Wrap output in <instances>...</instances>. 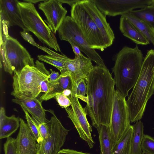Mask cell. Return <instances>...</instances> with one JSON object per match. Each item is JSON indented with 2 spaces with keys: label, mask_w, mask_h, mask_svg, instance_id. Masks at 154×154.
I'll return each mask as SVG.
<instances>
[{
  "label": "cell",
  "mask_w": 154,
  "mask_h": 154,
  "mask_svg": "<svg viewBox=\"0 0 154 154\" xmlns=\"http://www.w3.org/2000/svg\"><path fill=\"white\" fill-rule=\"evenodd\" d=\"M87 85V104L84 108L97 128L109 124L115 90V82L106 66L97 65L86 80Z\"/></svg>",
  "instance_id": "6da1fadb"
},
{
  "label": "cell",
  "mask_w": 154,
  "mask_h": 154,
  "mask_svg": "<svg viewBox=\"0 0 154 154\" xmlns=\"http://www.w3.org/2000/svg\"><path fill=\"white\" fill-rule=\"evenodd\" d=\"M126 102L131 123L140 120L154 90V50H148L138 79Z\"/></svg>",
  "instance_id": "7a4b0ae2"
},
{
  "label": "cell",
  "mask_w": 154,
  "mask_h": 154,
  "mask_svg": "<svg viewBox=\"0 0 154 154\" xmlns=\"http://www.w3.org/2000/svg\"><path fill=\"white\" fill-rule=\"evenodd\" d=\"M137 45L134 48L124 47L116 56L115 63L112 69L116 90L124 97L135 85L140 74L144 59Z\"/></svg>",
  "instance_id": "3957f363"
},
{
  "label": "cell",
  "mask_w": 154,
  "mask_h": 154,
  "mask_svg": "<svg viewBox=\"0 0 154 154\" xmlns=\"http://www.w3.org/2000/svg\"><path fill=\"white\" fill-rule=\"evenodd\" d=\"M13 77V96H22L34 99L41 92V82L48 79L50 75L44 64L37 60L35 66L27 65L21 71L14 72Z\"/></svg>",
  "instance_id": "277c9868"
},
{
  "label": "cell",
  "mask_w": 154,
  "mask_h": 154,
  "mask_svg": "<svg viewBox=\"0 0 154 154\" xmlns=\"http://www.w3.org/2000/svg\"><path fill=\"white\" fill-rule=\"evenodd\" d=\"M18 5L26 29L50 48L61 52L54 34L43 21L34 4L26 2H19Z\"/></svg>",
  "instance_id": "5b68a950"
},
{
  "label": "cell",
  "mask_w": 154,
  "mask_h": 154,
  "mask_svg": "<svg viewBox=\"0 0 154 154\" xmlns=\"http://www.w3.org/2000/svg\"><path fill=\"white\" fill-rule=\"evenodd\" d=\"M80 1L72 7L71 17L90 47L103 51L106 47L103 37L90 16Z\"/></svg>",
  "instance_id": "8992f818"
},
{
  "label": "cell",
  "mask_w": 154,
  "mask_h": 154,
  "mask_svg": "<svg viewBox=\"0 0 154 154\" xmlns=\"http://www.w3.org/2000/svg\"><path fill=\"white\" fill-rule=\"evenodd\" d=\"M61 40L71 42L80 48L97 65L106 66L103 60L95 49L91 48L78 26L71 16H66L57 30Z\"/></svg>",
  "instance_id": "52a82bcc"
},
{
  "label": "cell",
  "mask_w": 154,
  "mask_h": 154,
  "mask_svg": "<svg viewBox=\"0 0 154 154\" xmlns=\"http://www.w3.org/2000/svg\"><path fill=\"white\" fill-rule=\"evenodd\" d=\"M7 58L13 72L21 71L27 65L35 66L34 59L26 49L16 39L10 36L8 27L1 28Z\"/></svg>",
  "instance_id": "ba28073f"
},
{
  "label": "cell",
  "mask_w": 154,
  "mask_h": 154,
  "mask_svg": "<svg viewBox=\"0 0 154 154\" xmlns=\"http://www.w3.org/2000/svg\"><path fill=\"white\" fill-rule=\"evenodd\" d=\"M47 111L52 115L47 122L49 134L45 139L37 143L38 154H57L66 141L69 130L64 127L52 110Z\"/></svg>",
  "instance_id": "9c48e42d"
},
{
  "label": "cell",
  "mask_w": 154,
  "mask_h": 154,
  "mask_svg": "<svg viewBox=\"0 0 154 154\" xmlns=\"http://www.w3.org/2000/svg\"><path fill=\"white\" fill-rule=\"evenodd\" d=\"M130 122L125 97L116 90L109 125L114 146L130 126Z\"/></svg>",
  "instance_id": "30bf717a"
},
{
  "label": "cell",
  "mask_w": 154,
  "mask_h": 154,
  "mask_svg": "<svg viewBox=\"0 0 154 154\" xmlns=\"http://www.w3.org/2000/svg\"><path fill=\"white\" fill-rule=\"evenodd\" d=\"M69 99L71 107L65 109L68 116L72 122L80 137L87 142L90 148H92L95 143L91 136L92 129L87 120V114L78 98L72 91Z\"/></svg>",
  "instance_id": "8fae6325"
},
{
  "label": "cell",
  "mask_w": 154,
  "mask_h": 154,
  "mask_svg": "<svg viewBox=\"0 0 154 154\" xmlns=\"http://www.w3.org/2000/svg\"><path fill=\"white\" fill-rule=\"evenodd\" d=\"M99 10L105 16L122 15L136 8L152 4V0H93Z\"/></svg>",
  "instance_id": "7c38bea8"
},
{
  "label": "cell",
  "mask_w": 154,
  "mask_h": 154,
  "mask_svg": "<svg viewBox=\"0 0 154 154\" xmlns=\"http://www.w3.org/2000/svg\"><path fill=\"white\" fill-rule=\"evenodd\" d=\"M38 8L46 18L45 22L51 31L56 34L66 16L67 10L59 0H45L39 4Z\"/></svg>",
  "instance_id": "4fadbf2b"
},
{
  "label": "cell",
  "mask_w": 154,
  "mask_h": 154,
  "mask_svg": "<svg viewBox=\"0 0 154 154\" xmlns=\"http://www.w3.org/2000/svg\"><path fill=\"white\" fill-rule=\"evenodd\" d=\"M80 2L99 29L106 47L111 46L115 37L109 23L106 21V16L98 8L93 0H81Z\"/></svg>",
  "instance_id": "5bb4252c"
},
{
  "label": "cell",
  "mask_w": 154,
  "mask_h": 154,
  "mask_svg": "<svg viewBox=\"0 0 154 154\" xmlns=\"http://www.w3.org/2000/svg\"><path fill=\"white\" fill-rule=\"evenodd\" d=\"M66 73L70 77L72 86L81 79H87L88 75L94 66L91 60L82 55L75 56L74 58H70L64 63Z\"/></svg>",
  "instance_id": "9a60e30c"
},
{
  "label": "cell",
  "mask_w": 154,
  "mask_h": 154,
  "mask_svg": "<svg viewBox=\"0 0 154 154\" xmlns=\"http://www.w3.org/2000/svg\"><path fill=\"white\" fill-rule=\"evenodd\" d=\"M16 139L18 154H38L37 140L27 123L21 118Z\"/></svg>",
  "instance_id": "2e32d148"
},
{
  "label": "cell",
  "mask_w": 154,
  "mask_h": 154,
  "mask_svg": "<svg viewBox=\"0 0 154 154\" xmlns=\"http://www.w3.org/2000/svg\"><path fill=\"white\" fill-rule=\"evenodd\" d=\"M16 0H0V20L8 27L17 26L23 30L29 31L25 28L21 17L18 3Z\"/></svg>",
  "instance_id": "e0dca14e"
},
{
  "label": "cell",
  "mask_w": 154,
  "mask_h": 154,
  "mask_svg": "<svg viewBox=\"0 0 154 154\" xmlns=\"http://www.w3.org/2000/svg\"><path fill=\"white\" fill-rule=\"evenodd\" d=\"M14 97V98L12 100V102L29 113L38 125L48 120L46 117V110L42 107L41 101L36 98L31 99L17 95Z\"/></svg>",
  "instance_id": "ac0fdd59"
},
{
  "label": "cell",
  "mask_w": 154,
  "mask_h": 154,
  "mask_svg": "<svg viewBox=\"0 0 154 154\" xmlns=\"http://www.w3.org/2000/svg\"><path fill=\"white\" fill-rule=\"evenodd\" d=\"M72 80L69 75H60L59 78L55 81L49 82L48 91L40 97L39 100L42 102L54 98L56 94L62 93L66 89L72 90Z\"/></svg>",
  "instance_id": "d6986e66"
},
{
  "label": "cell",
  "mask_w": 154,
  "mask_h": 154,
  "mask_svg": "<svg viewBox=\"0 0 154 154\" xmlns=\"http://www.w3.org/2000/svg\"><path fill=\"white\" fill-rule=\"evenodd\" d=\"M119 28L123 35L137 45H146L150 44L147 39L123 15L120 18Z\"/></svg>",
  "instance_id": "ffe728a7"
},
{
  "label": "cell",
  "mask_w": 154,
  "mask_h": 154,
  "mask_svg": "<svg viewBox=\"0 0 154 154\" xmlns=\"http://www.w3.org/2000/svg\"><path fill=\"white\" fill-rule=\"evenodd\" d=\"M20 118L13 115L10 116L5 114L4 108L0 109V139L7 138L14 133L20 127Z\"/></svg>",
  "instance_id": "44dd1931"
},
{
  "label": "cell",
  "mask_w": 154,
  "mask_h": 154,
  "mask_svg": "<svg viewBox=\"0 0 154 154\" xmlns=\"http://www.w3.org/2000/svg\"><path fill=\"white\" fill-rule=\"evenodd\" d=\"M97 129L100 145V154H113L114 143L109 126L101 125Z\"/></svg>",
  "instance_id": "7402d4cb"
},
{
  "label": "cell",
  "mask_w": 154,
  "mask_h": 154,
  "mask_svg": "<svg viewBox=\"0 0 154 154\" xmlns=\"http://www.w3.org/2000/svg\"><path fill=\"white\" fill-rule=\"evenodd\" d=\"M133 130V126L130 125L114 144L113 154H132L131 141Z\"/></svg>",
  "instance_id": "603a6c76"
},
{
  "label": "cell",
  "mask_w": 154,
  "mask_h": 154,
  "mask_svg": "<svg viewBox=\"0 0 154 154\" xmlns=\"http://www.w3.org/2000/svg\"><path fill=\"white\" fill-rule=\"evenodd\" d=\"M38 60L51 64L57 68L60 72V75H67L64 63L69 58L64 54H60L52 51L51 55H38Z\"/></svg>",
  "instance_id": "cb8c5ba5"
},
{
  "label": "cell",
  "mask_w": 154,
  "mask_h": 154,
  "mask_svg": "<svg viewBox=\"0 0 154 154\" xmlns=\"http://www.w3.org/2000/svg\"><path fill=\"white\" fill-rule=\"evenodd\" d=\"M133 133L131 141L132 154H141L142 152L141 144L144 135V126L140 120L133 125Z\"/></svg>",
  "instance_id": "d4e9b609"
},
{
  "label": "cell",
  "mask_w": 154,
  "mask_h": 154,
  "mask_svg": "<svg viewBox=\"0 0 154 154\" xmlns=\"http://www.w3.org/2000/svg\"><path fill=\"white\" fill-rule=\"evenodd\" d=\"M154 46V38L151 27L142 20L134 16L129 12L123 15Z\"/></svg>",
  "instance_id": "484cf974"
},
{
  "label": "cell",
  "mask_w": 154,
  "mask_h": 154,
  "mask_svg": "<svg viewBox=\"0 0 154 154\" xmlns=\"http://www.w3.org/2000/svg\"><path fill=\"white\" fill-rule=\"evenodd\" d=\"M129 13L154 28V5L151 4L138 10H133Z\"/></svg>",
  "instance_id": "4316f807"
},
{
  "label": "cell",
  "mask_w": 154,
  "mask_h": 154,
  "mask_svg": "<svg viewBox=\"0 0 154 154\" xmlns=\"http://www.w3.org/2000/svg\"><path fill=\"white\" fill-rule=\"evenodd\" d=\"M72 91L78 98L86 103L87 85L85 79H81L75 86H72Z\"/></svg>",
  "instance_id": "83f0119b"
},
{
  "label": "cell",
  "mask_w": 154,
  "mask_h": 154,
  "mask_svg": "<svg viewBox=\"0 0 154 154\" xmlns=\"http://www.w3.org/2000/svg\"><path fill=\"white\" fill-rule=\"evenodd\" d=\"M3 67L4 71L11 75L14 73L13 71L7 58L4 41L0 39V67Z\"/></svg>",
  "instance_id": "f1b7e54d"
},
{
  "label": "cell",
  "mask_w": 154,
  "mask_h": 154,
  "mask_svg": "<svg viewBox=\"0 0 154 154\" xmlns=\"http://www.w3.org/2000/svg\"><path fill=\"white\" fill-rule=\"evenodd\" d=\"M22 109L25 113L27 124L30 131L35 138L37 143L39 142L42 140L39 134L38 125L30 116L29 113L24 109Z\"/></svg>",
  "instance_id": "f546056e"
},
{
  "label": "cell",
  "mask_w": 154,
  "mask_h": 154,
  "mask_svg": "<svg viewBox=\"0 0 154 154\" xmlns=\"http://www.w3.org/2000/svg\"><path fill=\"white\" fill-rule=\"evenodd\" d=\"M141 148L142 152L154 154V139L149 135L144 134Z\"/></svg>",
  "instance_id": "4dcf8cb0"
},
{
  "label": "cell",
  "mask_w": 154,
  "mask_h": 154,
  "mask_svg": "<svg viewBox=\"0 0 154 154\" xmlns=\"http://www.w3.org/2000/svg\"><path fill=\"white\" fill-rule=\"evenodd\" d=\"M4 150L5 154H18L16 139L11 137L7 138Z\"/></svg>",
  "instance_id": "1f68e13d"
},
{
  "label": "cell",
  "mask_w": 154,
  "mask_h": 154,
  "mask_svg": "<svg viewBox=\"0 0 154 154\" xmlns=\"http://www.w3.org/2000/svg\"><path fill=\"white\" fill-rule=\"evenodd\" d=\"M54 98L62 108L65 109L71 105V102L70 99L62 93L56 94Z\"/></svg>",
  "instance_id": "d6a6232c"
},
{
  "label": "cell",
  "mask_w": 154,
  "mask_h": 154,
  "mask_svg": "<svg viewBox=\"0 0 154 154\" xmlns=\"http://www.w3.org/2000/svg\"><path fill=\"white\" fill-rule=\"evenodd\" d=\"M38 130L40 137L42 140L45 139L49 134V127L47 123L38 125Z\"/></svg>",
  "instance_id": "836d02e7"
},
{
  "label": "cell",
  "mask_w": 154,
  "mask_h": 154,
  "mask_svg": "<svg viewBox=\"0 0 154 154\" xmlns=\"http://www.w3.org/2000/svg\"><path fill=\"white\" fill-rule=\"evenodd\" d=\"M28 32V31L24 30L20 32V33L21 36L23 39L28 42L30 44L38 48L39 45L35 42L32 36Z\"/></svg>",
  "instance_id": "e575fe53"
},
{
  "label": "cell",
  "mask_w": 154,
  "mask_h": 154,
  "mask_svg": "<svg viewBox=\"0 0 154 154\" xmlns=\"http://www.w3.org/2000/svg\"><path fill=\"white\" fill-rule=\"evenodd\" d=\"M57 154H90L68 149H60Z\"/></svg>",
  "instance_id": "d590c367"
},
{
  "label": "cell",
  "mask_w": 154,
  "mask_h": 154,
  "mask_svg": "<svg viewBox=\"0 0 154 154\" xmlns=\"http://www.w3.org/2000/svg\"><path fill=\"white\" fill-rule=\"evenodd\" d=\"M51 73L49 75L48 80L50 82H52L58 79L60 76L58 72H56L53 70L52 69H50Z\"/></svg>",
  "instance_id": "8d00e7d4"
},
{
  "label": "cell",
  "mask_w": 154,
  "mask_h": 154,
  "mask_svg": "<svg viewBox=\"0 0 154 154\" xmlns=\"http://www.w3.org/2000/svg\"><path fill=\"white\" fill-rule=\"evenodd\" d=\"M69 42L72 47L75 56H79L83 55L81 53V50L77 46L71 42Z\"/></svg>",
  "instance_id": "74e56055"
},
{
  "label": "cell",
  "mask_w": 154,
  "mask_h": 154,
  "mask_svg": "<svg viewBox=\"0 0 154 154\" xmlns=\"http://www.w3.org/2000/svg\"><path fill=\"white\" fill-rule=\"evenodd\" d=\"M48 79L42 81L40 85L41 92H44V93H46L48 91Z\"/></svg>",
  "instance_id": "f35d334b"
},
{
  "label": "cell",
  "mask_w": 154,
  "mask_h": 154,
  "mask_svg": "<svg viewBox=\"0 0 154 154\" xmlns=\"http://www.w3.org/2000/svg\"><path fill=\"white\" fill-rule=\"evenodd\" d=\"M80 0H59L62 4L66 3L70 5L71 7Z\"/></svg>",
  "instance_id": "ab89813d"
},
{
  "label": "cell",
  "mask_w": 154,
  "mask_h": 154,
  "mask_svg": "<svg viewBox=\"0 0 154 154\" xmlns=\"http://www.w3.org/2000/svg\"><path fill=\"white\" fill-rule=\"evenodd\" d=\"M72 90L69 89H66L63 91L62 93L67 96L69 98L72 94Z\"/></svg>",
  "instance_id": "60d3db41"
},
{
  "label": "cell",
  "mask_w": 154,
  "mask_h": 154,
  "mask_svg": "<svg viewBox=\"0 0 154 154\" xmlns=\"http://www.w3.org/2000/svg\"><path fill=\"white\" fill-rule=\"evenodd\" d=\"M45 0H24V1L26 2H30L31 3L33 4V3H38L39 2H43Z\"/></svg>",
  "instance_id": "b9f144b4"
},
{
  "label": "cell",
  "mask_w": 154,
  "mask_h": 154,
  "mask_svg": "<svg viewBox=\"0 0 154 154\" xmlns=\"http://www.w3.org/2000/svg\"><path fill=\"white\" fill-rule=\"evenodd\" d=\"M151 31L152 33V34L154 38V28L151 27Z\"/></svg>",
  "instance_id": "7bdbcfd3"
},
{
  "label": "cell",
  "mask_w": 154,
  "mask_h": 154,
  "mask_svg": "<svg viewBox=\"0 0 154 154\" xmlns=\"http://www.w3.org/2000/svg\"><path fill=\"white\" fill-rule=\"evenodd\" d=\"M141 154H150V153L145 152H142Z\"/></svg>",
  "instance_id": "ee69618b"
},
{
  "label": "cell",
  "mask_w": 154,
  "mask_h": 154,
  "mask_svg": "<svg viewBox=\"0 0 154 154\" xmlns=\"http://www.w3.org/2000/svg\"><path fill=\"white\" fill-rule=\"evenodd\" d=\"M152 4L154 5V0H152Z\"/></svg>",
  "instance_id": "f6af8a7d"
},
{
  "label": "cell",
  "mask_w": 154,
  "mask_h": 154,
  "mask_svg": "<svg viewBox=\"0 0 154 154\" xmlns=\"http://www.w3.org/2000/svg\"><path fill=\"white\" fill-rule=\"evenodd\" d=\"M153 94H154V91H153Z\"/></svg>",
  "instance_id": "bcb514c9"
},
{
  "label": "cell",
  "mask_w": 154,
  "mask_h": 154,
  "mask_svg": "<svg viewBox=\"0 0 154 154\" xmlns=\"http://www.w3.org/2000/svg\"><path fill=\"white\" fill-rule=\"evenodd\" d=\"M153 129H154V128Z\"/></svg>",
  "instance_id": "7dc6e473"
}]
</instances>
